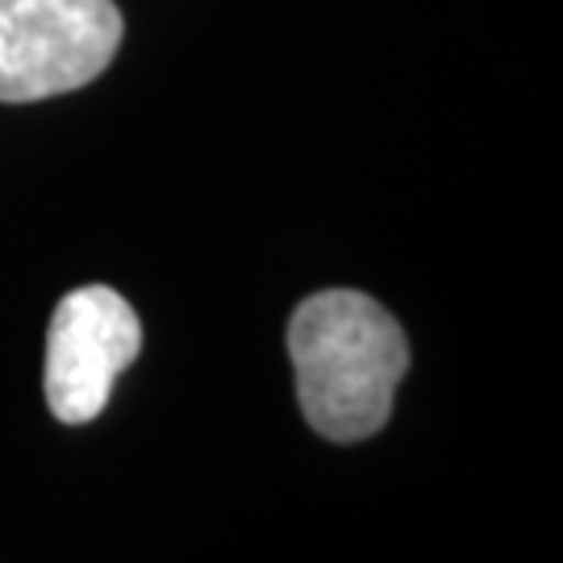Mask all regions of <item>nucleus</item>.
Returning <instances> with one entry per match:
<instances>
[{
	"label": "nucleus",
	"mask_w": 563,
	"mask_h": 563,
	"mask_svg": "<svg viewBox=\"0 0 563 563\" xmlns=\"http://www.w3.org/2000/svg\"><path fill=\"white\" fill-rule=\"evenodd\" d=\"M113 0H0V101L30 104L92 84L121 51Z\"/></svg>",
	"instance_id": "nucleus-2"
},
{
	"label": "nucleus",
	"mask_w": 563,
	"mask_h": 563,
	"mask_svg": "<svg viewBox=\"0 0 563 563\" xmlns=\"http://www.w3.org/2000/svg\"><path fill=\"white\" fill-rule=\"evenodd\" d=\"M288 360L309 430L325 443H363L393 418V397L409 372V339L367 292L325 288L292 309Z\"/></svg>",
	"instance_id": "nucleus-1"
},
{
	"label": "nucleus",
	"mask_w": 563,
	"mask_h": 563,
	"mask_svg": "<svg viewBox=\"0 0 563 563\" xmlns=\"http://www.w3.org/2000/svg\"><path fill=\"white\" fill-rule=\"evenodd\" d=\"M142 322L134 305L109 284L67 292L46 330L42 393L63 426L97 422L118 376L139 360Z\"/></svg>",
	"instance_id": "nucleus-3"
}]
</instances>
